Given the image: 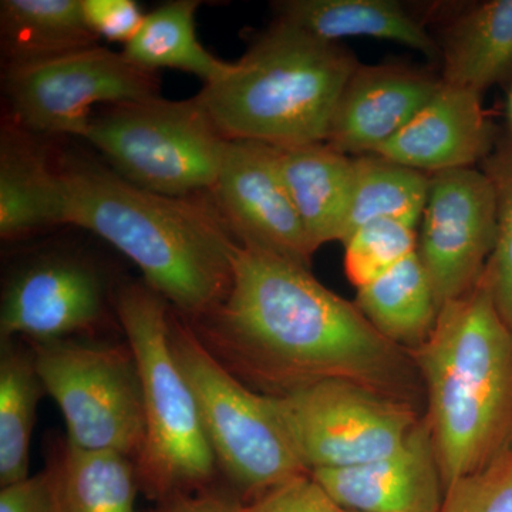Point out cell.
Listing matches in <instances>:
<instances>
[{"mask_svg":"<svg viewBox=\"0 0 512 512\" xmlns=\"http://www.w3.org/2000/svg\"><path fill=\"white\" fill-rule=\"evenodd\" d=\"M508 109H510V119H511V126H512V89L510 93V101H508Z\"/></svg>","mask_w":512,"mask_h":512,"instance_id":"cell-34","label":"cell"},{"mask_svg":"<svg viewBox=\"0 0 512 512\" xmlns=\"http://www.w3.org/2000/svg\"><path fill=\"white\" fill-rule=\"evenodd\" d=\"M210 194L238 244L309 268L316 251L286 190L276 147L229 140Z\"/></svg>","mask_w":512,"mask_h":512,"instance_id":"cell-12","label":"cell"},{"mask_svg":"<svg viewBox=\"0 0 512 512\" xmlns=\"http://www.w3.org/2000/svg\"><path fill=\"white\" fill-rule=\"evenodd\" d=\"M355 303L383 338L406 352L420 348L430 338L440 313L417 252L357 289Z\"/></svg>","mask_w":512,"mask_h":512,"instance_id":"cell-21","label":"cell"},{"mask_svg":"<svg viewBox=\"0 0 512 512\" xmlns=\"http://www.w3.org/2000/svg\"><path fill=\"white\" fill-rule=\"evenodd\" d=\"M60 175L66 224L119 249L184 315L217 311L231 288L238 242L211 194H154L92 163L66 165Z\"/></svg>","mask_w":512,"mask_h":512,"instance_id":"cell-2","label":"cell"},{"mask_svg":"<svg viewBox=\"0 0 512 512\" xmlns=\"http://www.w3.org/2000/svg\"><path fill=\"white\" fill-rule=\"evenodd\" d=\"M311 476L343 511L440 512L446 494L426 416L393 453L359 466L311 471Z\"/></svg>","mask_w":512,"mask_h":512,"instance_id":"cell-13","label":"cell"},{"mask_svg":"<svg viewBox=\"0 0 512 512\" xmlns=\"http://www.w3.org/2000/svg\"><path fill=\"white\" fill-rule=\"evenodd\" d=\"M423 384L446 488L512 448V329L485 274L440 309L430 338L409 352Z\"/></svg>","mask_w":512,"mask_h":512,"instance_id":"cell-3","label":"cell"},{"mask_svg":"<svg viewBox=\"0 0 512 512\" xmlns=\"http://www.w3.org/2000/svg\"><path fill=\"white\" fill-rule=\"evenodd\" d=\"M84 18L97 39L130 43L146 15L134 0H83Z\"/></svg>","mask_w":512,"mask_h":512,"instance_id":"cell-31","label":"cell"},{"mask_svg":"<svg viewBox=\"0 0 512 512\" xmlns=\"http://www.w3.org/2000/svg\"><path fill=\"white\" fill-rule=\"evenodd\" d=\"M279 171L312 248L343 241L348 224L355 158L328 143L276 147Z\"/></svg>","mask_w":512,"mask_h":512,"instance_id":"cell-17","label":"cell"},{"mask_svg":"<svg viewBox=\"0 0 512 512\" xmlns=\"http://www.w3.org/2000/svg\"><path fill=\"white\" fill-rule=\"evenodd\" d=\"M99 275L74 259H46L23 269L2 299L3 340L28 336L35 343L62 340L96 325L103 315Z\"/></svg>","mask_w":512,"mask_h":512,"instance_id":"cell-15","label":"cell"},{"mask_svg":"<svg viewBox=\"0 0 512 512\" xmlns=\"http://www.w3.org/2000/svg\"><path fill=\"white\" fill-rule=\"evenodd\" d=\"M37 373L53 397L70 446L140 454L146 439L143 392L130 348L53 340L35 343Z\"/></svg>","mask_w":512,"mask_h":512,"instance_id":"cell-8","label":"cell"},{"mask_svg":"<svg viewBox=\"0 0 512 512\" xmlns=\"http://www.w3.org/2000/svg\"><path fill=\"white\" fill-rule=\"evenodd\" d=\"M50 473L57 512H136L138 477L130 457L67 443Z\"/></svg>","mask_w":512,"mask_h":512,"instance_id":"cell-24","label":"cell"},{"mask_svg":"<svg viewBox=\"0 0 512 512\" xmlns=\"http://www.w3.org/2000/svg\"><path fill=\"white\" fill-rule=\"evenodd\" d=\"M493 143V124L481 94L441 82L436 96L375 154L433 175L473 168L488 158Z\"/></svg>","mask_w":512,"mask_h":512,"instance_id":"cell-16","label":"cell"},{"mask_svg":"<svg viewBox=\"0 0 512 512\" xmlns=\"http://www.w3.org/2000/svg\"><path fill=\"white\" fill-rule=\"evenodd\" d=\"M175 356L194 390L217 463L245 493L264 494L309 473L274 397L239 383L188 326L171 315Z\"/></svg>","mask_w":512,"mask_h":512,"instance_id":"cell-7","label":"cell"},{"mask_svg":"<svg viewBox=\"0 0 512 512\" xmlns=\"http://www.w3.org/2000/svg\"><path fill=\"white\" fill-rule=\"evenodd\" d=\"M247 507L227 494H178L168 498L167 504L158 512H247Z\"/></svg>","mask_w":512,"mask_h":512,"instance_id":"cell-33","label":"cell"},{"mask_svg":"<svg viewBox=\"0 0 512 512\" xmlns=\"http://www.w3.org/2000/svg\"><path fill=\"white\" fill-rule=\"evenodd\" d=\"M419 234L412 225L394 220L367 222L345 242L346 276L357 289L389 272L417 252Z\"/></svg>","mask_w":512,"mask_h":512,"instance_id":"cell-27","label":"cell"},{"mask_svg":"<svg viewBox=\"0 0 512 512\" xmlns=\"http://www.w3.org/2000/svg\"><path fill=\"white\" fill-rule=\"evenodd\" d=\"M359 62L340 43L316 39L275 20L198 94L227 140L286 148L326 143L340 96Z\"/></svg>","mask_w":512,"mask_h":512,"instance_id":"cell-4","label":"cell"},{"mask_svg":"<svg viewBox=\"0 0 512 512\" xmlns=\"http://www.w3.org/2000/svg\"><path fill=\"white\" fill-rule=\"evenodd\" d=\"M272 397L309 473L387 456L421 417L414 404L348 380H322Z\"/></svg>","mask_w":512,"mask_h":512,"instance_id":"cell-10","label":"cell"},{"mask_svg":"<svg viewBox=\"0 0 512 512\" xmlns=\"http://www.w3.org/2000/svg\"><path fill=\"white\" fill-rule=\"evenodd\" d=\"M441 87V77L400 63L360 64L350 76L326 143L356 157L375 154L389 143Z\"/></svg>","mask_w":512,"mask_h":512,"instance_id":"cell-14","label":"cell"},{"mask_svg":"<svg viewBox=\"0 0 512 512\" xmlns=\"http://www.w3.org/2000/svg\"><path fill=\"white\" fill-rule=\"evenodd\" d=\"M117 313L136 360L143 392L146 439L138 476L151 494L174 497L210 480L214 451L171 339V313L147 285L117 292Z\"/></svg>","mask_w":512,"mask_h":512,"instance_id":"cell-5","label":"cell"},{"mask_svg":"<svg viewBox=\"0 0 512 512\" xmlns=\"http://www.w3.org/2000/svg\"><path fill=\"white\" fill-rule=\"evenodd\" d=\"M0 37L6 66L39 62L97 46L83 0H2Z\"/></svg>","mask_w":512,"mask_h":512,"instance_id":"cell-22","label":"cell"},{"mask_svg":"<svg viewBox=\"0 0 512 512\" xmlns=\"http://www.w3.org/2000/svg\"><path fill=\"white\" fill-rule=\"evenodd\" d=\"M343 512H352V511H343Z\"/></svg>","mask_w":512,"mask_h":512,"instance_id":"cell-35","label":"cell"},{"mask_svg":"<svg viewBox=\"0 0 512 512\" xmlns=\"http://www.w3.org/2000/svg\"><path fill=\"white\" fill-rule=\"evenodd\" d=\"M221 342L279 396L322 380H348L414 403L423 384L409 352L383 338L355 302L309 268L238 244L227 298L210 315Z\"/></svg>","mask_w":512,"mask_h":512,"instance_id":"cell-1","label":"cell"},{"mask_svg":"<svg viewBox=\"0 0 512 512\" xmlns=\"http://www.w3.org/2000/svg\"><path fill=\"white\" fill-rule=\"evenodd\" d=\"M440 512H512V448L448 485Z\"/></svg>","mask_w":512,"mask_h":512,"instance_id":"cell-29","label":"cell"},{"mask_svg":"<svg viewBox=\"0 0 512 512\" xmlns=\"http://www.w3.org/2000/svg\"><path fill=\"white\" fill-rule=\"evenodd\" d=\"M247 512H343L311 476L301 474L258 495Z\"/></svg>","mask_w":512,"mask_h":512,"instance_id":"cell-30","label":"cell"},{"mask_svg":"<svg viewBox=\"0 0 512 512\" xmlns=\"http://www.w3.org/2000/svg\"><path fill=\"white\" fill-rule=\"evenodd\" d=\"M0 512H57L50 470L2 487Z\"/></svg>","mask_w":512,"mask_h":512,"instance_id":"cell-32","label":"cell"},{"mask_svg":"<svg viewBox=\"0 0 512 512\" xmlns=\"http://www.w3.org/2000/svg\"><path fill=\"white\" fill-rule=\"evenodd\" d=\"M45 386L37 373L35 353L9 343L0 359V484L29 478L30 443L37 403Z\"/></svg>","mask_w":512,"mask_h":512,"instance_id":"cell-26","label":"cell"},{"mask_svg":"<svg viewBox=\"0 0 512 512\" xmlns=\"http://www.w3.org/2000/svg\"><path fill=\"white\" fill-rule=\"evenodd\" d=\"M419 254L439 308L476 288L497 239V201L484 171L458 168L430 175L420 221Z\"/></svg>","mask_w":512,"mask_h":512,"instance_id":"cell-11","label":"cell"},{"mask_svg":"<svg viewBox=\"0 0 512 512\" xmlns=\"http://www.w3.org/2000/svg\"><path fill=\"white\" fill-rule=\"evenodd\" d=\"M429 190V174L376 154L355 157V188L342 244L367 222L394 220L417 228Z\"/></svg>","mask_w":512,"mask_h":512,"instance_id":"cell-25","label":"cell"},{"mask_svg":"<svg viewBox=\"0 0 512 512\" xmlns=\"http://www.w3.org/2000/svg\"><path fill=\"white\" fill-rule=\"evenodd\" d=\"M83 138L124 181L167 197L210 194L229 141L197 96L113 104L93 114Z\"/></svg>","mask_w":512,"mask_h":512,"instance_id":"cell-6","label":"cell"},{"mask_svg":"<svg viewBox=\"0 0 512 512\" xmlns=\"http://www.w3.org/2000/svg\"><path fill=\"white\" fill-rule=\"evenodd\" d=\"M3 90L13 123L33 136L84 137L97 104L157 97V72L99 45L6 66Z\"/></svg>","mask_w":512,"mask_h":512,"instance_id":"cell-9","label":"cell"},{"mask_svg":"<svg viewBox=\"0 0 512 512\" xmlns=\"http://www.w3.org/2000/svg\"><path fill=\"white\" fill-rule=\"evenodd\" d=\"M12 120L0 137V237L10 241L64 225L62 175L45 150Z\"/></svg>","mask_w":512,"mask_h":512,"instance_id":"cell-18","label":"cell"},{"mask_svg":"<svg viewBox=\"0 0 512 512\" xmlns=\"http://www.w3.org/2000/svg\"><path fill=\"white\" fill-rule=\"evenodd\" d=\"M200 5L197 0H174L148 13L137 35L124 46V56L151 72L181 70L205 84L227 76L234 63L218 59L198 39L195 12Z\"/></svg>","mask_w":512,"mask_h":512,"instance_id":"cell-23","label":"cell"},{"mask_svg":"<svg viewBox=\"0 0 512 512\" xmlns=\"http://www.w3.org/2000/svg\"><path fill=\"white\" fill-rule=\"evenodd\" d=\"M274 5L278 20L323 42L363 36L399 43L429 57L440 53L420 18L394 0H284Z\"/></svg>","mask_w":512,"mask_h":512,"instance_id":"cell-19","label":"cell"},{"mask_svg":"<svg viewBox=\"0 0 512 512\" xmlns=\"http://www.w3.org/2000/svg\"><path fill=\"white\" fill-rule=\"evenodd\" d=\"M497 201V239L485 278L501 318L512 329V148L485 161Z\"/></svg>","mask_w":512,"mask_h":512,"instance_id":"cell-28","label":"cell"},{"mask_svg":"<svg viewBox=\"0 0 512 512\" xmlns=\"http://www.w3.org/2000/svg\"><path fill=\"white\" fill-rule=\"evenodd\" d=\"M441 82L483 94L512 76V0L478 3L450 20L440 40Z\"/></svg>","mask_w":512,"mask_h":512,"instance_id":"cell-20","label":"cell"}]
</instances>
